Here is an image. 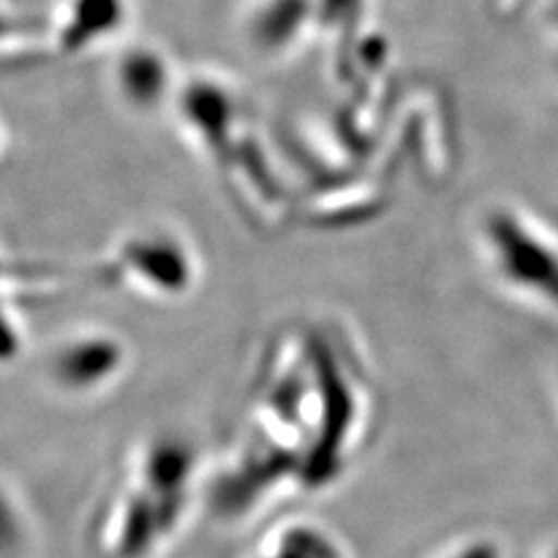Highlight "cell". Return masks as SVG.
<instances>
[{"instance_id":"obj_1","label":"cell","mask_w":558,"mask_h":558,"mask_svg":"<svg viewBox=\"0 0 558 558\" xmlns=\"http://www.w3.org/2000/svg\"><path fill=\"white\" fill-rule=\"evenodd\" d=\"M198 463L182 442H151L98 502L89 523L96 558H161L194 512Z\"/></svg>"},{"instance_id":"obj_2","label":"cell","mask_w":558,"mask_h":558,"mask_svg":"<svg viewBox=\"0 0 558 558\" xmlns=\"http://www.w3.org/2000/svg\"><path fill=\"white\" fill-rule=\"evenodd\" d=\"M319 24L317 0H252L244 10V35L264 57H282Z\"/></svg>"},{"instance_id":"obj_3","label":"cell","mask_w":558,"mask_h":558,"mask_svg":"<svg viewBox=\"0 0 558 558\" xmlns=\"http://www.w3.org/2000/svg\"><path fill=\"white\" fill-rule=\"evenodd\" d=\"M129 16V0H65L51 31V43L63 54L96 47L108 40Z\"/></svg>"},{"instance_id":"obj_4","label":"cell","mask_w":558,"mask_h":558,"mask_svg":"<svg viewBox=\"0 0 558 558\" xmlns=\"http://www.w3.org/2000/svg\"><path fill=\"white\" fill-rule=\"evenodd\" d=\"M247 558H349L340 537L317 519H279L250 547Z\"/></svg>"},{"instance_id":"obj_5","label":"cell","mask_w":558,"mask_h":558,"mask_svg":"<svg viewBox=\"0 0 558 558\" xmlns=\"http://www.w3.org/2000/svg\"><path fill=\"white\" fill-rule=\"evenodd\" d=\"M121 96L135 108H154L172 86V65L161 49L151 45L129 47L114 68Z\"/></svg>"},{"instance_id":"obj_6","label":"cell","mask_w":558,"mask_h":558,"mask_svg":"<svg viewBox=\"0 0 558 558\" xmlns=\"http://www.w3.org/2000/svg\"><path fill=\"white\" fill-rule=\"evenodd\" d=\"M40 33L22 14H16L8 0H0V54H16L22 47L38 43Z\"/></svg>"},{"instance_id":"obj_7","label":"cell","mask_w":558,"mask_h":558,"mask_svg":"<svg viewBox=\"0 0 558 558\" xmlns=\"http://www.w3.org/2000/svg\"><path fill=\"white\" fill-rule=\"evenodd\" d=\"M363 0H317L319 24L324 26H344L354 22Z\"/></svg>"}]
</instances>
